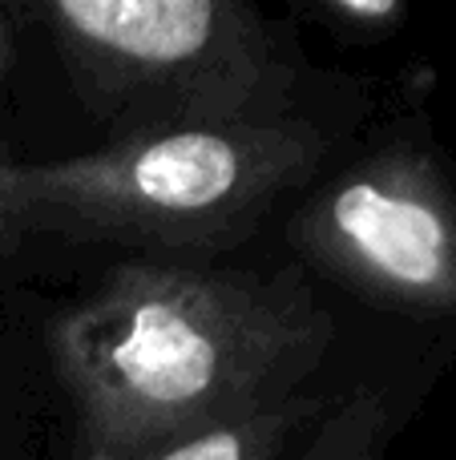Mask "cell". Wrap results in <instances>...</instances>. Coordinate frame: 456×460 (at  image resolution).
<instances>
[{
	"label": "cell",
	"mask_w": 456,
	"mask_h": 460,
	"mask_svg": "<svg viewBox=\"0 0 456 460\" xmlns=\"http://www.w3.org/2000/svg\"><path fill=\"white\" fill-rule=\"evenodd\" d=\"M331 315L295 270L121 262L61 323L53 359L81 460H150L303 396Z\"/></svg>",
	"instance_id": "cell-1"
},
{
	"label": "cell",
	"mask_w": 456,
	"mask_h": 460,
	"mask_svg": "<svg viewBox=\"0 0 456 460\" xmlns=\"http://www.w3.org/2000/svg\"><path fill=\"white\" fill-rule=\"evenodd\" d=\"M320 162L307 121L134 134L65 162L0 158V246L121 243L145 254L223 251Z\"/></svg>",
	"instance_id": "cell-2"
},
{
	"label": "cell",
	"mask_w": 456,
	"mask_h": 460,
	"mask_svg": "<svg viewBox=\"0 0 456 460\" xmlns=\"http://www.w3.org/2000/svg\"><path fill=\"white\" fill-rule=\"evenodd\" d=\"M53 21L81 89L134 134L287 118L275 49L242 4L218 0H57Z\"/></svg>",
	"instance_id": "cell-3"
},
{
	"label": "cell",
	"mask_w": 456,
	"mask_h": 460,
	"mask_svg": "<svg viewBox=\"0 0 456 460\" xmlns=\"http://www.w3.org/2000/svg\"><path fill=\"white\" fill-rule=\"evenodd\" d=\"M303 238L368 291L417 307L456 303V210L417 158L388 154L347 170L303 215Z\"/></svg>",
	"instance_id": "cell-4"
},
{
	"label": "cell",
	"mask_w": 456,
	"mask_h": 460,
	"mask_svg": "<svg viewBox=\"0 0 456 460\" xmlns=\"http://www.w3.org/2000/svg\"><path fill=\"white\" fill-rule=\"evenodd\" d=\"M323 416H328V404L303 392L287 404H275L267 412L247 416V420L210 429L150 460H287L295 456V448H303L315 437Z\"/></svg>",
	"instance_id": "cell-5"
},
{
	"label": "cell",
	"mask_w": 456,
	"mask_h": 460,
	"mask_svg": "<svg viewBox=\"0 0 456 460\" xmlns=\"http://www.w3.org/2000/svg\"><path fill=\"white\" fill-rule=\"evenodd\" d=\"M388 424L380 396H352L347 404L331 408L315 437L299 448L295 460H376L380 432Z\"/></svg>",
	"instance_id": "cell-6"
},
{
	"label": "cell",
	"mask_w": 456,
	"mask_h": 460,
	"mask_svg": "<svg viewBox=\"0 0 456 460\" xmlns=\"http://www.w3.org/2000/svg\"><path fill=\"white\" fill-rule=\"evenodd\" d=\"M336 13L352 16V21H392V16H400V8L396 4H360V0H339Z\"/></svg>",
	"instance_id": "cell-7"
}]
</instances>
